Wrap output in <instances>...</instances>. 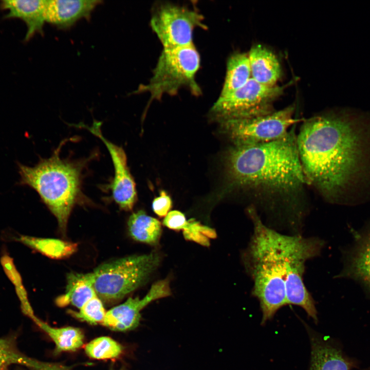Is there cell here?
<instances>
[{
  "label": "cell",
  "instance_id": "5bb4252c",
  "mask_svg": "<svg viewBox=\"0 0 370 370\" xmlns=\"http://www.w3.org/2000/svg\"><path fill=\"white\" fill-rule=\"evenodd\" d=\"M311 345L309 370H351L354 363L337 346L305 324Z\"/></svg>",
  "mask_w": 370,
  "mask_h": 370
},
{
  "label": "cell",
  "instance_id": "6da1fadb",
  "mask_svg": "<svg viewBox=\"0 0 370 370\" xmlns=\"http://www.w3.org/2000/svg\"><path fill=\"white\" fill-rule=\"evenodd\" d=\"M227 172L230 187L250 193L271 211L287 212L290 227L299 229L303 214L299 195L307 184L292 130L283 137L229 151Z\"/></svg>",
  "mask_w": 370,
  "mask_h": 370
},
{
  "label": "cell",
  "instance_id": "9c48e42d",
  "mask_svg": "<svg viewBox=\"0 0 370 370\" xmlns=\"http://www.w3.org/2000/svg\"><path fill=\"white\" fill-rule=\"evenodd\" d=\"M203 20L197 10L168 2L153 9L150 25L163 49H170L193 44L195 29L206 28Z\"/></svg>",
  "mask_w": 370,
  "mask_h": 370
},
{
  "label": "cell",
  "instance_id": "d4e9b609",
  "mask_svg": "<svg viewBox=\"0 0 370 370\" xmlns=\"http://www.w3.org/2000/svg\"><path fill=\"white\" fill-rule=\"evenodd\" d=\"M70 312L77 319L92 325L102 324L106 313L102 301L98 296L87 301L78 312L70 310Z\"/></svg>",
  "mask_w": 370,
  "mask_h": 370
},
{
  "label": "cell",
  "instance_id": "484cf974",
  "mask_svg": "<svg viewBox=\"0 0 370 370\" xmlns=\"http://www.w3.org/2000/svg\"><path fill=\"white\" fill-rule=\"evenodd\" d=\"M184 237L189 240L194 241L204 246H209V238L216 237V233L213 229L201 225L195 221H188L186 226L183 229Z\"/></svg>",
  "mask_w": 370,
  "mask_h": 370
},
{
  "label": "cell",
  "instance_id": "8992f818",
  "mask_svg": "<svg viewBox=\"0 0 370 370\" xmlns=\"http://www.w3.org/2000/svg\"><path fill=\"white\" fill-rule=\"evenodd\" d=\"M156 251L126 256L101 264L92 272L94 287L105 302L120 300L145 283L159 266Z\"/></svg>",
  "mask_w": 370,
  "mask_h": 370
},
{
  "label": "cell",
  "instance_id": "4fadbf2b",
  "mask_svg": "<svg viewBox=\"0 0 370 370\" xmlns=\"http://www.w3.org/2000/svg\"><path fill=\"white\" fill-rule=\"evenodd\" d=\"M102 3L100 0H47L46 22L60 29H69L82 18L89 20Z\"/></svg>",
  "mask_w": 370,
  "mask_h": 370
},
{
  "label": "cell",
  "instance_id": "7c38bea8",
  "mask_svg": "<svg viewBox=\"0 0 370 370\" xmlns=\"http://www.w3.org/2000/svg\"><path fill=\"white\" fill-rule=\"evenodd\" d=\"M307 260L295 256L289 258L286 263L285 293L287 304L302 308L308 316L317 323L318 312L314 301L304 282L305 264Z\"/></svg>",
  "mask_w": 370,
  "mask_h": 370
},
{
  "label": "cell",
  "instance_id": "2e32d148",
  "mask_svg": "<svg viewBox=\"0 0 370 370\" xmlns=\"http://www.w3.org/2000/svg\"><path fill=\"white\" fill-rule=\"evenodd\" d=\"M248 54L251 78L265 86L276 85L281 75V68L274 54L260 44L253 45Z\"/></svg>",
  "mask_w": 370,
  "mask_h": 370
},
{
  "label": "cell",
  "instance_id": "7a4b0ae2",
  "mask_svg": "<svg viewBox=\"0 0 370 370\" xmlns=\"http://www.w3.org/2000/svg\"><path fill=\"white\" fill-rule=\"evenodd\" d=\"M355 115L331 113L305 120L297 145L307 184L329 201H338L361 169L362 135Z\"/></svg>",
  "mask_w": 370,
  "mask_h": 370
},
{
  "label": "cell",
  "instance_id": "5b68a950",
  "mask_svg": "<svg viewBox=\"0 0 370 370\" xmlns=\"http://www.w3.org/2000/svg\"><path fill=\"white\" fill-rule=\"evenodd\" d=\"M200 55L194 44L174 49H163L149 82L140 84L132 94L148 92L149 104L164 95L173 96L182 87L194 95L201 94L196 80L200 67Z\"/></svg>",
  "mask_w": 370,
  "mask_h": 370
},
{
  "label": "cell",
  "instance_id": "83f0119b",
  "mask_svg": "<svg viewBox=\"0 0 370 370\" xmlns=\"http://www.w3.org/2000/svg\"><path fill=\"white\" fill-rule=\"evenodd\" d=\"M1 263L8 279L15 288L23 286L21 275L16 270L13 259L8 255H4L1 258Z\"/></svg>",
  "mask_w": 370,
  "mask_h": 370
},
{
  "label": "cell",
  "instance_id": "8fae6325",
  "mask_svg": "<svg viewBox=\"0 0 370 370\" xmlns=\"http://www.w3.org/2000/svg\"><path fill=\"white\" fill-rule=\"evenodd\" d=\"M171 294L168 279L153 284L142 298H129L123 303L106 311L102 325L116 331H126L136 328L139 324L141 311L149 304Z\"/></svg>",
  "mask_w": 370,
  "mask_h": 370
},
{
  "label": "cell",
  "instance_id": "277c9868",
  "mask_svg": "<svg viewBox=\"0 0 370 370\" xmlns=\"http://www.w3.org/2000/svg\"><path fill=\"white\" fill-rule=\"evenodd\" d=\"M63 140L48 158L41 159L33 166L18 164L20 184L28 186L39 195L42 201L56 218L61 232L65 234L71 211L86 197L82 188V172L89 159H62L60 151Z\"/></svg>",
  "mask_w": 370,
  "mask_h": 370
},
{
  "label": "cell",
  "instance_id": "e0dca14e",
  "mask_svg": "<svg viewBox=\"0 0 370 370\" xmlns=\"http://www.w3.org/2000/svg\"><path fill=\"white\" fill-rule=\"evenodd\" d=\"M97 296L94 287L92 272L70 273L67 276L65 293L55 300L60 307L68 304L80 309L87 301Z\"/></svg>",
  "mask_w": 370,
  "mask_h": 370
},
{
  "label": "cell",
  "instance_id": "4316f807",
  "mask_svg": "<svg viewBox=\"0 0 370 370\" xmlns=\"http://www.w3.org/2000/svg\"><path fill=\"white\" fill-rule=\"evenodd\" d=\"M172 207V200L164 191H161L160 195L156 197L152 203L153 210L159 217H165Z\"/></svg>",
  "mask_w": 370,
  "mask_h": 370
},
{
  "label": "cell",
  "instance_id": "4dcf8cb0",
  "mask_svg": "<svg viewBox=\"0 0 370 370\" xmlns=\"http://www.w3.org/2000/svg\"><path fill=\"white\" fill-rule=\"evenodd\" d=\"M368 370H370V368H369V369Z\"/></svg>",
  "mask_w": 370,
  "mask_h": 370
},
{
  "label": "cell",
  "instance_id": "ba28073f",
  "mask_svg": "<svg viewBox=\"0 0 370 370\" xmlns=\"http://www.w3.org/2000/svg\"><path fill=\"white\" fill-rule=\"evenodd\" d=\"M283 90L284 87L265 86L251 78L240 88L219 96L210 114L217 121L268 114L273 112L272 104Z\"/></svg>",
  "mask_w": 370,
  "mask_h": 370
},
{
  "label": "cell",
  "instance_id": "f1b7e54d",
  "mask_svg": "<svg viewBox=\"0 0 370 370\" xmlns=\"http://www.w3.org/2000/svg\"><path fill=\"white\" fill-rule=\"evenodd\" d=\"M188 221L184 215L177 210L170 211L164 217L163 225L168 228L174 230H183Z\"/></svg>",
  "mask_w": 370,
  "mask_h": 370
},
{
  "label": "cell",
  "instance_id": "f546056e",
  "mask_svg": "<svg viewBox=\"0 0 370 370\" xmlns=\"http://www.w3.org/2000/svg\"><path fill=\"white\" fill-rule=\"evenodd\" d=\"M0 370H6V369H0Z\"/></svg>",
  "mask_w": 370,
  "mask_h": 370
},
{
  "label": "cell",
  "instance_id": "603a6c76",
  "mask_svg": "<svg viewBox=\"0 0 370 370\" xmlns=\"http://www.w3.org/2000/svg\"><path fill=\"white\" fill-rule=\"evenodd\" d=\"M12 364L22 365L39 370H46V367L45 364L22 354L12 338H0V369H6Z\"/></svg>",
  "mask_w": 370,
  "mask_h": 370
},
{
  "label": "cell",
  "instance_id": "52a82bcc",
  "mask_svg": "<svg viewBox=\"0 0 370 370\" xmlns=\"http://www.w3.org/2000/svg\"><path fill=\"white\" fill-rule=\"evenodd\" d=\"M294 107L254 117L218 121L234 146H246L271 142L285 136L297 120Z\"/></svg>",
  "mask_w": 370,
  "mask_h": 370
},
{
  "label": "cell",
  "instance_id": "44dd1931",
  "mask_svg": "<svg viewBox=\"0 0 370 370\" xmlns=\"http://www.w3.org/2000/svg\"><path fill=\"white\" fill-rule=\"evenodd\" d=\"M17 240L52 259L69 257L78 250V244L62 239L21 236Z\"/></svg>",
  "mask_w": 370,
  "mask_h": 370
},
{
  "label": "cell",
  "instance_id": "3957f363",
  "mask_svg": "<svg viewBox=\"0 0 370 370\" xmlns=\"http://www.w3.org/2000/svg\"><path fill=\"white\" fill-rule=\"evenodd\" d=\"M247 213L253 231L243 261L253 282L252 295L260 302L261 324L264 325L287 305L285 265L293 239L291 235L281 234L265 225L255 209H250Z\"/></svg>",
  "mask_w": 370,
  "mask_h": 370
},
{
  "label": "cell",
  "instance_id": "ffe728a7",
  "mask_svg": "<svg viewBox=\"0 0 370 370\" xmlns=\"http://www.w3.org/2000/svg\"><path fill=\"white\" fill-rule=\"evenodd\" d=\"M33 322L52 339L55 344L57 353L73 351L84 344V333L79 328L52 327L37 317Z\"/></svg>",
  "mask_w": 370,
  "mask_h": 370
},
{
  "label": "cell",
  "instance_id": "d6986e66",
  "mask_svg": "<svg viewBox=\"0 0 370 370\" xmlns=\"http://www.w3.org/2000/svg\"><path fill=\"white\" fill-rule=\"evenodd\" d=\"M127 226L130 235L135 240L152 245L158 243L162 232L161 224L144 211L133 213L128 218Z\"/></svg>",
  "mask_w": 370,
  "mask_h": 370
},
{
  "label": "cell",
  "instance_id": "7402d4cb",
  "mask_svg": "<svg viewBox=\"0 0 370 370\" xmlns=\"http://www.w3.org/2000/svg\"><path fill=\"white\" fill-rule=\"evenodd\" d=\"M349 269L354 277L370 289V230L358 239L351 255Z\"/></svg>",
  "mask_w": 370,
  "mask_h": 370
},
{
  "label": "cell",
  "instance_id": "9a60e30c",
  "mask_svg": "<svg viewBox=\"0 0 370 370\" xmlns=\"http://www.w3.org/2000/svg\"><path fill=\"white\" fill-rule=\"evenodd\" d=\"M47 0H5L1 8L8 11L5 18H18L27 26L24 41L30 40L35 34L43 33Z\"/></svg>",
  "mask_w": 370,
  "mask_h": 370
},
{
  "label": "cell",
  "instance_id": "ac0fdd59",
  "mask_svg": "<svg viewBox=\"0 0 370 370\" xmlns=\"http://www.w3.org/2000/svg\"><path fill=\"white\" fill-rule=\"evenodd\" d=\"M251 78L248 54H232L227 61L226 77L219 96H227L240 88Z\"/></svg>",
  "mask_w": 370,
  "mask_h": 370
},
{
  "label": "cell",
  "instance_id": "30bf717a",
  "mask_svg": "<svg viewBox=\"0 0 370 370\" xmlns=\"http://www.w3.org/2000/svg\"><path fill=\"white\" fill-rule=\"evenodd\" d=\"M102 122L94 120L91 126L84 123L73 125L87 130L99 138L106 146L112 158L114 175L107 189L110 191L111 197L120 209L129 211L133 208L137 198L136 183L127 165V157L124 150L109 141L103 135Z\"/></svg>",
  "mask_w": 370,
  "mask_h": 370
},
{
  "label": "cell",
  "instance_id": "cb8c5ba5",
  "mask_svg": "<svg viewBox=\"0 0 370 370\" xmlns=\"http://www.w3.org/2000/svg\"><path fill=\"white\" fill-rule=\"evenodd\" d=\"M86 354L90 358L104 360L115 358L122 353L123 347L113 339L106 336L96 338L84 347Z\"/></svg>",
  "mask_w": 370,
  "mask_h": 370
}]
</instances>
